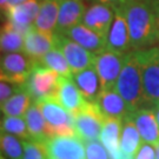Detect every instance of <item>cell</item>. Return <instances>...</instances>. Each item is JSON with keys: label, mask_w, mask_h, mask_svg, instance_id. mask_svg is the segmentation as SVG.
<instances>
[{"label": "cell", "mask_w": 159, "mask_h": 159, "mask_svg": "<svg viewBox=\"0 0 159 159\" xmlns=\"http://www.w3.org/2000/svg\"><path fill=\"white\" fill-rule=\"evenodd\" d=\"M35 102L39 105L46 121L53 129L64 125L74 126V120H75L74 114L68 112L66 108H64L56 99L48 98V99H41Z\"/></svg>", "instance_id": "21"}, {"label": "cell", "mask_w": 159, "mask_h": 159, "mask_svg": "<svg viewBox=\"0 0 159 159\" xmlns=\"http://www.w3.org/2000/svg\"><path fill=\"white\" fill-rule=\"evenodd\" d=\"M63 34H65L70 39L77 41L83 47H85L86 50L93 52L96 54L106 50V39L90 27H87L83 23L65 31Z\"/></svg>", "instance_id": "18"}, {"label": "cell", "mask_w": 159, "mask_h": 159, "mask_svg": "<svg viewBox=\"0 0 159 159\" xmlns=\"http://www.w3.org/2000/svg\"><path fill=\"white\" fill-rule=\"evenodd\" d=\"M142 136L137 129L134 121L132 120L131 116L123 120V130L120 136V148L123 152L129 156L130 158L134 159L138 150L143 144Z\"/></svg>", "instance_id": "23"}, {"label": "cell", "mask_w": 159, "mask_h": 159, "mask_svg": "<svg viewBox=\"0 0 159 159\" xmlns=\"http://www.w3.org/2000/svg\"><path fill=\"white\" fill-rule=\"evenodd\" d=\"M25 119L27 123L31 140L45 143L47 139L54 137L52 126L46 121L39 105L35 102H32V105L27 110V112L25 114Z\"/></svg>", "instance_id": "20"}, {"label": "cell", "mask_w": 159, "mask_h": 159, "mask_svg": "<svg viewBox=\"0 0 159 159\" xmlns=\"http://www.w3.org/2000/svg\"><path fill=\"white\" fill-rule=\"evenodd\" d=\"M60 2L61 0H41L38 16L33 24L34 27L44 32L56 33Z\"/></svg>", "instance_id": "22"}, {"label": "cell", "mask_w": 159, "mask_h": 159, "mask_svg": "<svg viewBox=\"0 0 159 159\" xmlns=\"http://www.w3.org/2000/svg\"><path fill=\"white\" fill-rule=\"evenodd\" d=\"M0 159H5V157H4V156H1V158Z\"/></svg>", "instance_id": "41"}, {"label": "cell", "mask_w": 159, "mask_h": 159, "mask_svg": "<svg viewBox=\"0 0 159 159\" xmlns=\"http://www.w3.org/2000/svg\"><path fill=\"white\" fill-rule=\"evenodd\" d=\"M32 97L26 89L23 87L20 91L14 93L11 98H8L5 102L1 104V112L5 116H14V117H25L30 106L32 105Z\"/></svg>", "instance_id": "24"}, {"label": "cell", "mask_w": 159, "mask_h": 159, "mask_svg": "<svg viewBox=\"0 0 159 159\" xmlns=\"http://www.w3.org/2000/svg\"><path fill=\"white\" fill-rule=\"evenodd\" d=\"M87 7L85 0H61L57 25L58 33H64L83 23Z\"/></svg>", "instance_id": "16"}, {"label": "cell", "mask_w": 159, "mask_h": 159, "mask_svg": "<svg viewBox=\"0 0 159 159\" xmlns=\"http://www.w3.org/2000/svg\"><path fill=\"white\" fill-rule=\"evenodd\" d=\"M74 119L77 137H79L83 142L100 139L105 117L100 112L96 102L86 100L80 111L74 114Z\"/></svg>", "instance_id": "5"}, {"label": "cell", "mask_w": 159, "mask_h": 159, "mask_svg": "<svg viewBox=\"0 0 159 159\" xmlns=\"http://www.w3.org/2000/svg\"><path fill=\"white\" fill-rule=\"evenodd\" d=\"M154 145L150 143H143L140 148L138 150L134 159H156V151Z\"/></svg>", "instance_id": "32"}, {"label": "cell", "mask_w": 159, "mask_h": 159, "mask_svg": "<svg viewBox=\"0 0 159 159\" xmlns=\"http://www.w3.org/2000/svg\"><path fill=\"white\" fill-rule=\"evenodd\" d=\"M86 159H111L107 148L100 140L85 142Z\"/></svg>", "instance_id": "30"}, {"label": "cell", "mask_w": 159, "mask_h": 159, "mask_svg": "<svg viewBox=\"0 0 159 159\" xmlns=\"http://www.w3.org/2000/svg\"><path fill=\"white\" fill-rule=\"evenodd\" d=\"M131 48L130 30L123 7L114 10V19L106 38V50L129 53Z\"/></svg>", "instance_id": "10"}, {"label": "cell", "mask_w": 159, "mask_h": 159, "mask_svg": "<svg viewBox=\"0 0 159 159\" xmlns=\"http://www.w3.org/2000/svg\"><path fill=\"white\" fill-rule=\"evenodd\" d=\"M54 99L64 108H66L68 112L73 114L80 111V108L84 106L86 102V99L83 97L73 79L68 77H63V75H60L59 78L58 91Z\"/></svg>", "instance_id": "17"}, {"label": "cell", "mask_w": 159, "mask_h": 159, "mask_svg": "<svg viewBox=\"0 0 159 159\" xmlns=\"http://www.w3.org/2000/svg\"><path fill=\"white\" fill-rule=\"evenodd\" d=\"M37 63L38 61L29 57L25 52H11L5 54L2 53L1 79L25 86Z\"/></svg>", "instance_id": "6"}, {"label": "cell", "mask_w": 159, "mask_h": 159, "mask_svg": "<svg viewBox=\"0 0 159 159\" xmlns=\"http://www.w3.org/2000/svg\"><path fill=\"white\" fill-rule=\"evenodd\" d=\"M131 118L134 121L143 142L150 143L154 146L159 144V125L153 108L145 106L138 108L132 112Z\"/></svg>", "instance_id": "15"}, {"label": "cell", "mask_w": 159, "mask_h": 159, "mask_svg": "<svg viewBox=\"0 0 159 159\" xmlns=\"http://www.w3.org/2000/svg\"><path fill=\"white\" fill-rule=\"evenodd\" d=\"M116 90L125 99L132 112L144 107L146 104L143 87L142 65L139 61L138 51L126 53L125 63L117 80Z\"/></svg>", "instance_id": "2"}, {"label": "cell", "mask_w": 159, "mask_h": 159, "mask_svg": "<svg viewBox=\"0 0 159 159\" xmlns=\"http://www.w3.org/2000/svg\"><path fill=\"white\" fill-rule=\"evenodd\" d=\"M136 1H144V2H150V4H152L154 0H136Z\"/></svg>", "instance_id": "39"}, {"label": "cell", "mask_w": 159, "mask_h": 159, "mask_svg": "<svg viewBox=\"0 0 159 159\" xmlns=\"http://www.w3.org/2000/svg\"><path fill=\"white\" fill-rule=\"evenodd\" d=\"M156 159H159V144L156 145Z\"/></svg>", "instance_id": "38"}, {"label": "cell", "mask_w": 159, "mask_h": 159, "mask_svg": "<svg viewBox=\"0 0 159 159\" xmlns=\"http://www.w3.org/2000/svg\"><path fill=\"white\" fill-rule=\"evenodd\" d=\"M151 5H152V6L159 5V0H154V1H153V2H152V4H151Z\"/></svg>", "instance_id": "40"}, {"label": "cell", "mask_w": 159, "mask_h": 159, "mask_svg": "<svg viewBox=\"0 0 159 159\" xmlns=\"http://www.w3.org/2000/svg\"><path fill=\"white\" fill-rule=\"evenodd\" d=\"M72 79L86 100L97 102L102 89L100 78L98 75V72H97L94 65H91L83 71L73 73Z\"/></svg>", "instance_id": "19"}, {"label": "cell", "mask_w": 159, "mask_h": 159, "mask_svg": "<svg viewBox=\"0 0 159 159\" xmlns=\"http://www.w3.org/2000/svg\"><path fill=\"white\" fill-rule=\"evenodd\" d=\"M25 35L14 29L10 20H6L5 25L1 30L0 46L2 53L11 52H24Z\"/></svg>", "instance_id": "25"}, {"label": "cell", "mask_w": 159, "mask_h": 159, "mask_svg": "<svg viewBox=\"0 0 159 159\" xmlns=\"http://www.w3.org/2000/svg\"><path fill=\"white\" fill-rule=\"evenodd\" d=\"M56 39H57L56 46L61 50L64 56L66 57L68 64L71 66V70H72V73H77L79 71H83L86 67L94 64L96 53L86 50L85 47H83L77 41L70 39L68 37H66L63 33L57 32Z\"/></svg>", "instance_id": "9"}, {"label": "cell", "mask_w": 159, "mask_h": 159, "mask_svg": "<svg viewBox=\"0 0 159 159\" xmlns=\"http://www.w3.org/2000/svg\"><path fill=\"white\" fill-rule=\"evenodd\" d=\"M154 10H156V14H157V20H158V29H159V5L153 6Z\"/></svg>", "instance_id": "37"}, {"label": "cell", "mask_w": 159, "mask_h": 159, "mask_svg": "<svg viewBox=\"0 0 159 159\" xmlns=\"http://www.w3.org/2000/svg\"><path fill=\"white\" fill-rule=\"evenodd\" d=\"M1 151L8 159H23V139L19 140L14 134L1 132Z\"/></svg>", "instance_id": "28"}, {"label": "cell", "mask_w": 159, "mask_h": 159, "mask_svg": "<svg viewBox=\"0 0 159 159\" xmlns=\"http://www.w3.org/2000/svg\"><path fill=\"white\" fill-rule=\"evenodd\" d=\"M1 132L11 133L23 140H31L27 123L24 117L5 116L1 118Z\"/></svg>", "instance_id": "27"}, {"label": "cell", "mask_w": 159, "mask_h": 159, "mask_svg": "<svg viewBox=\"0 0 159 159\" xmlns=\"http://www.w3.org/2000/svg\"><path fill=\"white\" fill-rule=\"evenodd\" d=\"M142 65L143 87L146 105L159 102V47H148L138 51Z\"/></svg>", "instance_id": "3"}, {"label": "cell", "mask_w": 159, "mask_h": 159, "mask_svg": "<svg viewBox=\"0 0 159 159\" xmlns=\"http://www.w3.org/2000/svg\"><path fill=\"white\" fill-rule=\"evenodd\" d=\"M153 108L154 113H156V118H157V121H158V125H159V104H154L153 106H151Z\"/></svg>", "instance_id": "35"}, {"label": "cell", "mask_w": 159, "mask_h": 159, "mask_svg": "<svg viewBox=\"0 0 159 159\" xmlns=\"http://www.w3.org/2000/svg\"><path fill=\"white\" fill-rule=\"evenodd\" d=\"M158 104H159V102H158Z\"/></svg>", "instance_id": "42"}, {"label": "cell", "mask_w": 159, "mask_h": 159, "mask_svg": "<svg viewBox=\"0 0 159 159\" xmlns=\"http://www.w3.org/2000/svg\"><path fill=\"white\" fill-rule=\"evenodd\" d=\"M97 105L105 118L124 120L132 114V110L116 89L102 90L97 99Z\"/></svg>", "instance_id": "14"}, {"label": "cell", "mask_w": 159, "mask_h": 159, "mask_svg": "<svg viewBox=\"0 0 159 159\" xmlns=\"http://www.w3.org/2000/svg\"><path fill=\"white\" fill-rule=\"evenodd\" d=\"M7 4H8V0H0V6H1V11H2V13L5 12Z\"/></svg>", "instance_id": "36"}, {"label": "cell", "mask_w": 159, "mask_h": 159, "mask_svg": "<svg viewBox=\"0 0 159 159\" xmlns=\"http://www.w3.org/2000/svg\"><path fill=\"white\" fill-rule=\"evenodd\" d=\"M23 87L24 86L17 85L14 83L1 79V83H0V102H1V104L5 102L8 98H11L14 93L20 91Z\"/></svg>", "instance_id": "31"}, {"label": "cell", "mask_w": 159, "mask_h": 159, "mask_svg": "<svg viewBox=\"0 0 159 159\" xmlns=\"http://www.w3.org/2000/svg\"><path fill=\"white\" fill-rule=\"evenodd\" d=\"M39 63L47 66V67L52 68L59 75L68 77V78H72V75H73L67 59L64 56L61 50L58 48L57 46L53 47L51 51L47 52L45 56L41 58V60H40Z\"/></svg>", "instance_id": "26"}, {"label": "cell", "mask_w": 159, "mask_h": 159, "mask_svg": "<svg viewBox=\"0 0 159 159\" xmlns=\"http://www.w3.org/2000/svg\"><path fill=\"white\" fill-rule=\"evenodd\" d=\"M60 75L52 68L40 64H35L25 84V89L29 92L34 102L41 99H54L58 91Z\"/></svg>", "instance_id": "4"}, {"label": "cell", "mask_w": 159, "mask_h": 159, "mask_svg": "<svg viewBox=\"0 0 159 159\" xmlns=\"http://www.w3.org/2000/svg\"><path fill=\"white\" fill-rule=\"evenodd\" d=\"M131 37V48L145 50L159 40L158 20L154 7L150 2L129 0L123 6Z\"/></svg>", "instance_id": "1"}, {"label": "cell", "mask_w": 159, "mask_h": 159, "mask_svg": "<svg viewBox=\"0 0 159 159\" xmlns=\"http://www.w3.org/2000/svg\"><path fill=\"white\" fill-rule=\"evenodd\" d=\"M85 1H86V0H85Z\"/></svg>", "instance_id": "43"}, {"label": "cell", "mask_w": 159, "mask_h": 159, "mask_svg": "<svg viewBox=\"0 0 159 159\" xmlns=\"http://www.w3.org/2000/svg\"><path fill=\"white\" fill-rule=\"evenodd\" d=\"M23 159H48L45 143L37 140H23Z\"/></svg>", "instance_id": "29"}, {"label": "cell", "mask_w": 159, "mask_h": 159, "mask_svg": "<svg viewBox=\"0 0 159 159\" xmlns=\"http://www.w3.org/2000/svg\"><path fill=\"white\" fill-rule=\"evenodd\" d=\"M45 145L48 159H86L85 143L77 136L52 137Z\"/></svg>", "instance_id": "8"}, {"label": "cell", "mask_w": 159, "mask_h": 159, "mask_svg": "<svg viewBox=\"0 0 159 159\" xmlns=\"http://www.w3.org/2000/svg\"><path fill=\"white\" fill-rule=\"evenodd\" d=\"M40 1L41 0H27L20 5L7 7L4 13L6 14L7 20H10L14 26V29L25 35L33 26L37 19Z\"/></svg>", "instance_id": "11"}, {"label": "cell", "mask_w": 159, "mask_h": 159, "mask_svg": "<svg viewBox=\"0 0 159 159\" xmlns=\"http://www.w3.org/2000/svg\"><path fill=\"white\" fill-rule=\"evenodd\" d=\"M25 1H27V0H8V4H7V6H6V8H7V7H11V6L20 5V4H23V2H25Z\"/></svg>", "instance_id": "34"}, {"label": "cell", "mask_w": 159, "mask_h": 159, "mask_svg": "<svg viewBox=\"0 0 159 159\" xmlns=\"http://www.w3.org/2000/svg\"><path fill=\"white\" fill-rule=\"evenodd\" d=\"M92 2H100V4H105L107 6H111L112 8H120L125 5L129 0H90Z\"/></svg>", "instance_id": "33"}, {"label": "cell", "mask_w": 159, "mask_h": 159, "mask_svg": "<svg viewBox=\"0 0 159 159\" xmlns=\"http://www.w3.org/2000/svg\"><path fill=\"white\" fill-rule=\"evenodd\" d=\"M113 19L114 8L100 2H92L86 10L83 24L106 39Z\"/></svg>", "instance_id": "13"}, {"label": "cell", "mask_w": 159, "mask_h": 159, "mask_svg": "<svg viewBox=\"0 0 159 159\" xmlns=\"http://www.w3.org/2000/svg\"><path fill=\"white\" fill-rule=\"evenodd\" d=\"M57 32L50 33L44 32L32 26L27 33L25 34V44L24 52L34 59L35 61H40L41 58L48 51H51L57 44Z\"/></svg>", "instance_id": "12"}, {"label": "cell", "mask_w": 159, "mask_h": 159, "mask_svg": "<svg viewBox=\"0 0 159 159\" xmlns=\"http://www.w3.org/2000/svg\"><path fill=\"white\" fill-rule=\"evenodd\" d=\"M126 53H118L111 50H104L97 53L94 58V67L100 78L102 90L116 89L117 80L125 63Z\"/></svg>", "instance_id": "7"}]
</instances>
